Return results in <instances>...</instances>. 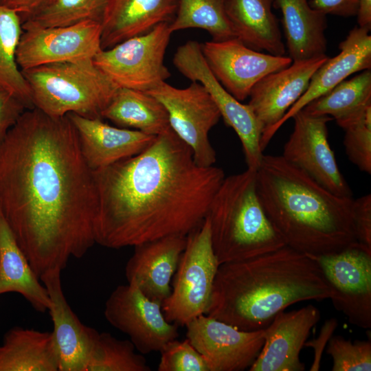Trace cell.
Here are the masks:
<instances>
[{
  "instance_id": "cell-1",
  "label": "cell",
  "mask_w": 371,
  "mask_h": 371,
  "mask_svg": "<svg viewBox=\"0 0 371 371\" xmlns=\"http://www.w3.org/2000/svg\"><path fill=\"white\" fill-rule=\"evenodd\" d=\"M0 212L36 276L95 243L96 194L68 115L26 109L0 145Z\"/></svg>"
},
{
  "instance_id": "cell-2",
  "label": "cell",
  "mask_w": 371,
  "mask_h": 371,
  "mask_svg": "<svg viewBox=\"0 0 371 371\" xmlns=\"http://www.w3.org/2000/svg\"><path fill=\"white\" fill-rule=\"evenodd\" d=\"M92 172L95 240L111 249L187 236L204 220L225 177L220 168L197 165L172 129L139 154Z\"/></svg>"
},
{
  "instance_id": "cell-3",
  "label": "cell",
  "mask_w": 371,
  "mask_h": 371,
  "mask_svg": "<svg viewBox=\"0 0 371 371\" xmlns=\"http://www.w3.org/2000/svg\"><path fill=\"white\" fill-rule=\"evenodd\" d=\"M322 270L288 245L219 265L207 315L243 330L265 328L277 314L302 301L329 299Z\"/></svg>"
},
{
  "instance_id": "cell-4",
  "label": "cell",
  "mask_w": 371,
  "mask_h": 371,
  "mask_svg": "<svg viewBox=\"0 0 371 371\" xmlns=\"http://www.w3.org/2000/svg\"><path fill=\"white\" fill-rule=\"evenodd\" d=\"M256 171L260 201L286 245L317 256L359 244L352 197L331 192L282 155H263Z\"/></svg>"
},
{
  "instance_id": "cell-5",
  "label": "cell",
  "mask_w": 371,
  "mask_h": 371,
  "mask_svg": "<svg viewBox=\"0 0 371 371\" xmlns=\"http://www.w3.org/2000/svg\"><path fill=\"white\" fill-rule=\"evenodd\" d=\"M205 217L219 265L255 257L285 245L258 198L256 170L247 168L225 177Z\"/></svg>"
},
{
  "instance_id": "cell-6",
  "label": "cell",
  "mask_w": 371,
  "mask_h": 371,
  "mask_svg": "<svg viewBox=\"0 0 371 371\" xmlns=\"http://www.w3.org/2000/svg\"><path fill=\"white\" fill-rule=\"evenodd\" d=\"M33 108L52 117L70 113L102 118L117 87L93 58L44 65L21 71Z\"/></svg>"
},
{
  "instance_id": "cell-7",
  "label": "cell",
  "mask_w": 371,
  "mask_h": 371,
  "mask_svg": "<svg viewBox=\"0 0 371 371\" xmlns=\"http://www.w3.org/2000/svg\"><path fill=\"white\" fill-rule=\"evenodd\" d=\"M219 263L214 253L207 217L187 235L170 295L161 304L167 321L186 326L206 314Z\"/></svg>"
},
{
  "instance_id": "cell-8",
  "label": "cell",
  "mask_w": 371,
  "mask_h": 371,
  "mask_svg": "<svg viewBox=\"0 0 371 371\" xmlns=\"http://www.w3.org/2000/svg\"><path fill=\"white\" fill-rule=\"evenodd\" d=\"M163 23L142 35L101 49L95 65L117 87L147 91L170 77L164 56L171 34Z\"/></svg>"
},
{
  "instance_id": "cell-9",
  "label": "cell",
  "mask_w": 371,
  "mask_h": 371,
  "mask_svg": "<svg viewBox=\"0 0 371 371\" xmlns=\"http://www.w3.org/2000/svg\"><path fill=\"white\" fill-rule=\"evenodd\" d=\"M145 92L164 106L171 129L191 148L196 164L203 167L213 166L216 152L210 142L209 133L221 116L206 89L196 81L183 89L163 82Z\"/></svg>"
},
{
  "instance_id": "cell-10",
  "label": "cell",
  "mask_w": 371,
  "mask_h": 371,
  "mask_svg": "<svg viewBox=\"0 0 371 371\" xmlns=\"http://www.w3.org/2000/svg\"><path fill=\"white\" fill-rule=\"evenodd\" d=\"M173 64L183 76L200 82L206 89L225 123L239 137L247 168L256 170L264 155L260 148L263 128L251 108L235 98L216 78L198 41H188L179 46L173 56Z\"/></svg>"
},
{
  "instance_id": "cell-11",
  "label": "cell",
  "mask_w": 371,
  "mask_h": 371,
  "mask_svg": "<svg viewBox=\"0 0 371 371\" xmlns=\"http://www.w3.org/2000/svg\"><path fill=\"white\" fill-rule=\"evenodd\" d=\"M310 256L322 270L335 308L351 324L370 330L371 252L357 244L335 254Z\"/></svg>"
},
{
  "instance_id": "cell-12",
  "label": "cell",
  "mask_w": 371,
  "mask_h": 371,
  "mask_svg": "<svg viewBox=\"0 0 371 371\" xmlns=\"http://www.w3.org/2000/svg\"><path fill=\"white\" fill-rule=\"evenodd\" d=\"M104 315L112 326L129 337L142 354L160 352L179 336V326L166 320L161 304L129 284L119 285L111 292Z\"/></svg>"
},
{
  "instance_id": "cell-13",
  "label": "cell",
  "mask_w": 371,
  "mask_h": 371,
  "mask_svg": "<svg viewBox=\"0 0 371 371\" xmlns=\"http://www.w3.org/2000/svg\"><path fill=\"white\" fill-rule=\"evenodd\" d=\"M101 34V23L95 21L23 28L16 63L23 71L44 65L93 58L102 49Z\"/></svg>"
},
{
  "instance_id": "cell-14",
  "label": "cell",
  "mask_w": 371,
  "mask_h": 371,
  "mask_svg": "<svg viewBox=\"0 0 371 371\" xmlns=\"http://www.w3.org/2000/svg\"><path fill=\"white\" fill-rule=\"evenodd\" d=\"M293 130L285 143L282 157L331 192L352 197L328 140V115H315L302 109L295 114Z\"/></svg>"
},
{
  "instance_id": "cell-15",
  "label": "cell",
  "mask_w": 371,
  "mask_h": 371,
  "mask_svg": "<svg viewBox=\"0 0 371 371\" xmlns=\"http://www.w3.org/2000/svg\"><path fill=\"white\" fill-rule=\"evenodd\" d=\"M186 338L203 357L210 371H243L258 357L265 343L264 329L243 330L201 315L186 326Z\"/></svg>"
},
{
  "instance_id": "cell-16",
  "label": "cell",
  "mask_w": 371,
  "mask_h": 371,
  "mask_svg": "<svg viewBox=\"0 0 371 371\" xmlns=\"http://www.w3.org/2000/svg\"><path fill=\"white\" fill-rule=\"evenodd\" d=\"M214 76L235 98H247L254 86L268 74L289 67V56L262 53L246 46L238 38L206 41L201 44Z\"/></svg>"
},
{
  "instance_id": "cell-17",
  "label": "cell",
  "mask_w": 371,
  "mask_h": 371,
  "mask_svg": "<svg viewBox=\"0 0 371 371\" xmlns=\"http://www.w3.org/2000/svg\"><path fill=\"white\" fill-rule=\"evenodd\" d=\"M370 30L359 26L352 29L339 45V53L328 58L315 71L304 94L284 117L261 136L263 151L277 131L308 103L329 92L349 76L371 68V36Z\"/></svg>"
},
{
  "instance_id": "cell-18",
  "label": "cell",
  "mask_w": 371,
  "mask_h": 371,
  "mask_svg": "<svg viewBox=\"0 0 371 371\" xmlns=\"http://www.w3.org/2000/svg\"><path fill=\"white\" fill-rule=\"evenodd\" d=\"M321 317L319 309L308 304L281 311L264 328L265 343L249 371H303L300 353L312 328Z\"/></svg>"
},
{
  "instance_id": "cell-19",
  "label": "cell",
  "mask_w": 371,
  "mask_h": 371,
  "mask_svg": "<svg viewBox=\"0 0 371 371\" xmlns=\"http://www.w3.org/2000/svg\"><path fill=\"white\" fill-rule=\"evenodd\" d=\"M60 273L52 269L40 276L51 301L48 311L59 371H85L98 331L83 324L72 311L63 290Z\"/></svg>"
},
{
  "instance_id": "cell-20",
  "label": "cell",
  "mask_w": 371,
  "mask_h": 371,
  "mask_svg": "<svg viewBox=\"0 0 371 371\" xmlns=\"http://www.w3.org/2000/svg\"><path fill=\"white\" fill-rule=\"evenodd\" d=\"M328 56L293 61L287 67L268 74L252 88L248 105L263 132L276 125L304 94L315 71Z\"/></svg>"
},
{
  "instance_id": "cell-21",
  "label": "cell",
  "mask_w": 371,
  "mask_h": 371,
  "mask_svg": "<svg viewBox=\"0 0 371 371\" xmlns=\"http://www.w3.org/2000/svg\"><path fill=\"white\" fill-rule=\"evenodd\" d=\"M186 243L187 236L172 235L133 246L125 267L128 284L162 304L171 293L170 281Z\"/></svg>"
},
{
  "instance_id": "cell-22",
  "label": "cell",
  "mask_w": 371,
  "mask_h": 371,
  "mask_svg": "<svg viewBox=\"0 0 371 371\" xmlns=\"http://www.w3.org/2000/svg\"><path fill=\"white\" fill-rule=\"evenodd\" d=\"M78 137L82 155L92 170L110 166L142 152L155 139L141 131L113 126L102 118L67 115Z\"/></svg>"
},
{
  "instance_id": "cell-23",
  "label": "cell",
  "mask_w": 371,
  "mask_h": 371,
  "mask_svg": "<svg viewBox=\"0 0 371 371\" xmlns=\"http://www.w3.org/2000/svg\"><path fill=\"white\" fill-rule=\"evenodd\" d=\"M177 7V0H110L101 22L102 49L171 23Z\"/></svg>"
},
{
  "instance_id": "cell-24",
  "label": "cell",
  "mask_w": 371,
  "mask_h": 371,
  "mask_svg": "<svg viewBox=\"0 0 371 371\" xmlns=\"http://www.w3.org/2000/svg\"><path fill=\"white\" fill-rule=\"evenodd\" d=\"M273 0H226L225 11L237 38L246 46L284 56L278 20L272 12Z\"/></svg>"
},
{
  "instance_id": "cell-25",
  "label": "cell",
  "mask_w": 371,
  "mask_h": 371,
  "mask_svg": "<svg viewBox=\"0 0 371 371\" xmlns=\"http://www.w3.org/2000/svg\"><path fill=\"white\" fill-rule=\"evenodd\" d=\"M280 10L289 57L293 61L326 54V15L313 9L309 0H273Z\"/></svg>"
},
{
  "instance_id": "cell-26",
  "label": "cell",
  "mask_w": 371,
  "mask_h": 371,
  "mask_svg": "<svg viewBox=\"0 0 371 371\" xmlns=\"http://www.w3.org/2000/svg\"><path fill=\"white\" fill-rule=\"evenodd\" d=\"M40 280L0 212V295L17 293L34 310L45 313L51 301Z\"/></svg>"
},
{
  "instance_id": "cell-27",
  "label": "cell",
  "mask_w": 371,
  "mask_h": 371,
  "mask_svg": "<svg viewBox=\"0 0 371 371\" xmlns=\"http://www.w3.org/2000/svg\"><path fill=\"white\" fill-rule=\"evenodd\" d=\"M0 371H59L52 333L10 329L0 346Z\"/></svg>"
},
{
  "instance_id": "cell-28",
  "label": "cell",
  "mask_w": 371,
  "mask_h": 371,
  "mask_svg": "<svg viewBox=\"0 0 371 371\" xmlns=\"http://www.w3.org/2000/svg\"><path fill=\"white\" fill-rule=\"evenodd\" d=\"M101 117L117 126L150 135L171 129L168 112L161 102L147 92L131 89L117 88Z\"/></svg>"
},
{
  "instance_id": "cell-29",
  "label": "cell",
  "mask_w": 371,
  "mask_h": 371,
  "mask_svg": "<svg viewBox=\"0 0 371 371\" xmlns=\"http://www.w3.org/2000/svg\"><path fill=\"white\" fill-rule=\"evenodd\" d=\"M371 108V71L366 69L344 80L302 110L315 115H328L342 128Z\"/></svg>"
},
{
  "instance_id": "cell-30",
  "label": "cell",
  "mask_w": 371,
  "mask_h": 371,
  "mask_svg": "<svg viewBox=\"0 0 371 371\" xmlns=\"http://www.w3.org/2000/svg\"><path fill=\"white\" fill-rule=\"evenodd\" d=\"M23 32L20 15L0 4V91L8 93L33 108L29 85L16 59Z\"/></svg>"
},
{
  "instance_id": "cell-31",
  "label": "cell",
  "mask_w": 371,
  "mask_h": 371,
  "mask_svg": "<svg viewBox=\"0 0 371 371\" xmlns=\"http://www.w3.org/2000/svg\"><path fill=\"white\" fill-rule=\"evenodd\" d=\"M226 0H177L175 17L169 26L172 33L188 28L207 32L212 41L236 38L225 11Z\"/></svg>"
},
{
  "instance_id": "cell-32",
  "label": "cell",
  "mask_w": 371,
  "mask_h": 371,
  "mask_svg": "<svg viewBox=\"0 0 371 371\" xmlns=\"http://www.w3.org/2000/svg\"><path fill=\"white\" fill-rule=\"evenodd\" d=\"M135 350L130 339L98 332L85 371H150L144 357Z\"/></svg>"
},
{
  "instance_id": "cell-33",
  "label": "cell",
  "mask_w": 371,
  "mask_h": 371,
  "mask_svg": "<svg viewBox=\"0 0 371 371\" xmlns=\"http://www.w3.org/2000/svg\"><path fill=\"white\" fill-rule=\"evenodd\" d=\"M110 0H54L22 22V28L73 25L85 21L102 22Z\"/></svg>"
},
{
  "instance_id": "cell-34",
  "label": "cell",
  "mask_w": 371,
  "mask_h": 371,
  "mask_svg": "<svg viewBox=\"0 0 371 371\" xmlns=\"http://www.w3.org/2000/svg\"><path fill=\"white\" fill-rule=\"evenodd\" d=\"M326 353L333 359V371H370L371 341H352L341 335L332 336Z\"/></svg>"
},
{
  "instance_id": "cell-35",
  "label": "cell",
  "mask_w": 371,
  "mask_h": 371,
  "mask_svg": "<svg viewBox=\"0 0 371 371\" xmlns=\"http://www.w3.org/2000/svg\"><path fill=\"white\" fill-rule=\"evenodd\" d=\"M344 145L349 160L358 168L371 174V108L343 128Z\"/></svg>"
},
{
  "instance_id": "cell-36",
  "label": "cell",
  "mask_w": 371,
  "mask_h": 371,
  "mask_svg": "<svg viewBox=\"0 0 371 371\" xmlns=\"http://www.w3.org/2000/svg\"><path fill=\"white\" fill-rule=\"evenodd\" d=\"M159 352L158 371H210L203 357L187 338L169 341Z\"/></svg>"
},
{
  "instance_id": "cell-37",
  "label": "cell",
  "mask_w": 371,
  "mask_h": 371,
  "mask_svg": "<svg viewBox=\"0 0 371 371\" xmlns=\"http://www.w3.org/2000/svg\"><path fill=\"white\" fill-rule=\"evenodd\" d=\"M352 222L358 243L371 252V195L352 199Z\"/></svg>"
},
{
  "instance_id": "cell-38",
  "label": "cell",
  "mask_w": 371,
  "mask_h": 371,
  "mask_svg": "<svg viewBox=\"0 0 371 371\" xmlns=\"http://www.w3.org/2000/svg\"><path fill=\"white\" fill-rule=\"evenodd\" d=\"M28 109L12 95L0 91V145L21 115Z\"/></svg>"
},
{
  "instance_id": "cell-39",
  "label": "cell",
  "mask_w": 371,
  "mask_h": 371,
  "mask_svg": "<svg viewBox=\"0 0 371 371\" xmlns=\"http://www.w3.org/2000/svg\"><path fill=\"white\" fill-rule=\"evenodd\" d=\"M359 0H309L313 9L324 14L343 17L356 16Z\"/></svg>"
},
{
  "instance_id": "cell-40",
  "label": "cell",
  "mask_w": 371,
  "mask_h": 371,
  "mask_svg": "<svg viewBox=\"0 0 371 371\" xmlns=\"http://www.w3.org/2000/svg\"><path fill=\"white\" fill-rule=\"evenodd\" d=\"M338 325L337 320L332 318L325 322L321 329L319 335L317 339L306 341L304 346L310 347L314 349V360L310 370H319L320 367V361L324 348Z\"/></svg>"
},
{
  "instance_id": "cell-41",
  "label": "cell",
  "mask_w": 371,
  "mask_h": 371,
  "mask_svg": "<svg viewBox=\"0 0 371 371\" xmlns=\"http://www.w3.org/2000/svg\"><path fill=\"white\" fill-rule=\"evenodd\" d=\"M54 0H1V5L18 13L22 22L49 5Z\"/></svg>"
},
{
  "instance_id": "cell-42",
  "label": "cell",
  "mask_w": 371,
  "mask_h": 371,
  "mask_svg": "<svg viewBox=\"0 0 371 371\" xmlns=\"http://www.w3.org/2000/svg\"><path fill=\"white\" fill-rule=\"evenodd\" d=\"M356 16L359 27L371 29V0H359Z\"/></svg>"
},
{
  "instance_id": "cell-43",
  "label": "cell",
  "mask_w": 371,
  "mask_h": 371,
  "mask_svg": "<svg viewBox=\"0 0 371 371\" xmlns=\"http://www.w3.org/2000/svg\"><path fill=\"white\" fill-rule=\"evenodd\" d=\"M0 4H1V0H0Z\"/></svg>"
}]
</instances>
